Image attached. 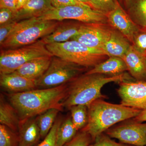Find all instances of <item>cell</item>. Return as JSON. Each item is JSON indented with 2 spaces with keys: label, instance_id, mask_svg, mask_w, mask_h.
Listing matches in <instances>:
<instances>
[{
  "label": "cell",
  "instance_id": "6da1fadb",
  "mask_svg": "<svg viewBox=\"0 0 146 146\" xmlns=\"http://www.w3.org/2000/svg\"><path fill=\"white\" fill-rule=\"evenodd\" d=\"M68 89L67 83L53 88L10 93L7 94V98L21 121L36 117L51 108L63 110V102L67 96Z\"/></svg>",
  "mask_w": 146,
  "mask_h": 146
},
{
  "label": "cell",
  "instance_id": "7a4b0ae2",
  "mask_svg": "<svg viewBox=\"0 0 146 146\" xmlns=\"http://www.w3.org/2000/svg\"><path fill=\"white\" fill-rule=\"evenodd\" d=\"M133 79L130 74L125 72L116 76L85 72L68 83V93L63 102V107L68 109L78 105L88 107L97 100L107 98L101 92L102 88L106 84L112 82L119 83Z\"/></svg>",
  "mask_w": 146,
  "mask_h": 146
},
{
  "label": "cell",
  "instance_id": "3957f363",
  "mask_svg": "<svg viewBox=\"0 0 146 146\" xmlns=\"http://www.w3.org/2000/svg\"><path fill=\"white\" fill-rule=\"evenodd\" d=\"M141 110L98 99L88 106V121L81 130L90 134L92 143L100 134L120 122L136 117Z\"/></svg>",
  "mask_w": 146,
  "mask_h": 146
},
{
  "label": "cell",
  "instance_id": "277c9868",
  "mask_svg": "<svg viewBox=\"0 0 146 146\" xmlns=\"http://www.w3.org/2000/svg\"><path fill=\"white\" fill-rule=\"evenodd\" d=\"M60 21H40L34 17L18 22L1 45L2 50L15 49L33 44L54 31Z\"/></svg>",
  "mask_w": 146,
  "mask_h": 146
},
{
  "label": "cell",
  "instance_id": "5b68a950",
  "mask_svg": "<svg viewBox=\"0 0 146 146\" xmlns=\"http://www.w3.org/2000/svg\"><path fill=\"white\" fill-rule=\"evenodd\" d=\"M54 56L86 68H93L109 58L104 51L86 46L75 40L46 45Z\"/></svg>",
  "mask_w": 146,
  "mask_h": 146
},
{
  "label": "cell",
  "instance_id": "8992f818",
  "mask_svg": "<svg viewBox=\"0 0 146 146\" xmlns=\"http://www.w3.org/2000/svg\"><path fill=\"white\" fill-rule=\"evenodd\" d=\"M46 56L53 55L41 39L16 48L2 50L0 55V74L13 72L30 60Z\"/></svg>",
  "mask_w": 146,
  "mask_h": 146
},
{
  "label": "cell",
  "instance_id": "52a82bcc",
  "mask_svg": "<svg viewBox=\"0 0 146 146\" xmlns=\"http://www.w3.org/2000/svg\"><path fill=\"white\" fill-rule=\"evenodd\" d=\"M87 69L53 56L48 70L36 80L37 88H53L69 83L86 72Z\"/></svg>",
  "mask_w": 146,
  "mask_h": 146
},
{
  "label": "cell",
  "instance_id": "ba28073f",
  "mask_svg": "<svg viewBox=\"0 0 146 146\" xmlns=\"http://www.w3.org/2000/svg\"><path fill=\"white\" fill-rule=\"evenodd\" d=\"M36 18L40 21L72 20L84 23L109 24L106 14L88 5H68L54 7Z\"/></svg>",
  "mask_w": 146,
  "mask_h": 146
},
{
  "label": "cell",
  "instance_id": "9c48e42d",
  "mask_svg": "<svg viewBox=\"0 0 146 146\" xmlns=\"http://www.w3.org/2000/svg\"><path fill=\"white\" fill-rule=\"evenodd\" d=\"M120 143L133 146H146V123L131 118L118 123L105 131Z\"/></svg>",
  "mask_w": 146,
  "mask_h": 146
},
{
  "label": "cell",
  "instance_id": "30bf717a",
  "mask_svg": "<svg viewBox=\"0 0 146 146\" xmlns=\"http://www.w3.org/2000/svg\"><path fill=\"white\" fill-rule=\"evenodd\" d=\"M113 28L107 24L82 23L80 29L70 40H75L86 46L102 50Z\"/></svg>",
  "mask_w": 146,
  "mask_h": 146
},
{
  "label": "cell",
  "instance_id": "8fae6325",
  "mask_svg": "<svg viewBox=\"0 0 146 146\" xmlns=\"http://www.w3.org/2000/svg\"><path fill=\"white\" fill-rule=\"evenodd\" d=\"M119 84L121 104L141 110L146 108V81L126 80Z\"/></svg>",
  "mask_w": 146,
  "mask_h": 146
},
{
  "label": "cell",
  "instance_id": "7c38bea8",
  "mask_svg": "<svg viewBox=\"0 0 146 146\" xmlns=\"http://www.w3.org/2000/svg\"><path fill=\"white\" fill-rule=\"evenodd\" d=\"M106 15L109 25L121 32L131 44L133 35L139 27L133 22L119 3L115 9Z\"/></svg>",
  "mask_w": 146,
  "mask_h": 146
},
{
  "label": "cell",
  "instance_id": "4fadbf2b",
  "mask_svg": "<svg viewBox=\"0 0 146 146\" xmlns=\"http://www.w3.org/2000/svg\"><path fill=\"white\" fill-rule=\"evenodd\" d=\"M0 85L10 93H19L37 89L36 80L31 79L14 72L1 74Z\"/></svg>",
  "mask_w": 146,
  "mask_h": 146
},
{
  "label": "cell",
  "instance_id": "5bb4252c",
  "mask_svg": "<svg viewBox=\"0 0 146 146\" xmlns=\"http://www.w3.org/2000/svg\"><path fill=\"white\" fill-rule=\"evenodd\" d=\"M82 24L76 21H60L52 33L41 39L46 45L67 42L77 34Z\"/></svg>",
  "mask_w": 146,
  "mask_h": 146
},
{
  "label": "cell",
  "instance_id": "9a60e30c",
  "mask_svg": "<svg viewBox=\"0 0 146 146\" xmlns=\"http://www.w3.org/2000/svg\"><path fill=\"white\" fill-rule=\"evenodd\" d=\"M130 75L134 80L146 81V57L141 54L133 46L123 58Z\"/></svg>",
  "mask_w": 146,
  "mask_h": 146
},
{
  "label": "cell",
  "instance_id": "2e32d148",
  "mask_svg": "<svg viewBox=\"0 0 146 146\" xmlns=\"http://www.w3.org/2000/svg\"><path fill=\"white\" fill-rule=\"evenodd\" d=\"M54 7L50 0H30L14 13L13 21L39 17Z\"/></svg>",
  "mask_w": 146,
  "mask_h": 146
},
{
  "label": "cell",
  "instance_id": "e0dca14e",
  "mask_svg": "<svg viewBox=\"0 0 146 146\" xmlns=\"http://www.w3.org/2000/svg\"><path fill=\"white\" fill-rule=\"evenodd\" d=\"M19 146H34L41 138L36 117L21 121L18 130Z\"/></svg>",
  "mask_w": 146,
  "mask_h": 146
},
{
  "label": "cell",
  "instance_id": "ac0fdd59",
  "mask_svg": "<svg viewBox=\"0 0 146 146\" xmlns=\"http://www.w3.org/2000/svg\"><path fill=\"white\" fill-rule=\"evenodd\" d=\"M52 56H42L32 59L25 63L13 72L27 78L36 80L48 70Z\"/></svg>",
  "mask_w": 146,
  "mask_h": 146
},
{
  "label": "cell",
  "instance_id": "d6986e66",
  "mask_svg": "<svg viewBox=\"0 0 146 146\" xmlns=\"http://www.w3.org/2000/svg\"><path fill=\"white\" fill-rule=\"evenodd\" d=\"M131 46V43L125 36L117 30L113 28L103 50L109 57L116 56L122 58Z\"/></svg>",
  "mask_w": 146,
  "mask_h": 146
},
{
  "label": "cell",
  "instance_id": "ffe728a7",
  "mask_svg": "<svg viewBox=\"0 0 146 146\" xmlns=\"http://www.w3.org/2000/svg\"><path fill=\"white\" fill-rule=\"evenodd\" d=\"M128 71L126 64L123 58L110 56L106 60L86 71V74H99L110 76L119 75Z\"/></svg>",
  "mask_w": 146,
  "mask_h": 146
},
{
  "label": "cell",
  "instance_id": "44dd1931",
  "mask_svg": "<svg viewBox=\"0 0 146 146\" xmlns=\"http://www.w3.org/2000/svg\"><path fill=\"white\" fill-rule=\"evenodd\" d=\"M20 118L16 110L10 103L6 100L1 94L0 97V123L11 130L18 132Z\"/></svg>",
  "mask_w": 146,
  "mask_h": 146
},
{
  "label": "cell",
  "instance_id": "7402d4cb",
  "mask_svg": "<svg viewBox=\"0 0 146 146\" xmlns=\"http://www.w3.org/2000/svg\"><path fill=\"white\" fill-rule=\"evenodd\" d=\"M125 11L138 27H146V0H129Z\"/></svg>",
  "mask_w": 146,
  "mask_h": 146
},
{
  "label": "cell",
  "instance_id": "603a6c76",
  "mask_svg": "<svg viewBox=\"0 0 146 146\" xmlns=\"http://www.w3.org/2000/svg\"><path fill=\"white\" fill-rule=\"evenodd\" d=\"M60 111L57 108H51L36 116V123L40 129L41 138L44 139L50 132Z\"/></svg>",
  "mask_w": 146,
  "mask_h": 146
},
{
  "label": "cell",
  "instance_id": "cb8c5ba5",
  "mask_svg": "<svg viewBox=\"0 0 146 146\" xmlns=\"http://www.w3.org/2000/svg\"><path fill=\"white\" fill-rule=\"evenodd\" d=\"M78 132L70 117L62 121L56 134V146H64L71 141Z\"/></svg>",
  "mask_w": 146,
  "mask_h": 146
},
{
  "label": "cell",
  "instance_id": "d4e9b609",
  "mask_svg": "<svg viewBox=\"0 0 146 146\" xmlns=\"http://www.w3.org/2000/svg\"><path fill=\"white\" fill-rule=\"evenodd\" d=\"M74 125L78 131L85 127L88 121V107L83 105L74 106L69 108Z\"/></svg>",
  "mask_w": 146,
  "mask_h": 146
},
{
  "label": "cell",
  "instance_id": "484cf974",
  "mask_svg": "<svg viewBox=\"0 0 146 146\" xmlns=\"http://www.w3.org/2000/svg\"><path fill=\"white\" fill-rule=\"evenodd\" d=\"M19 136L15 132L3 125H0V146H19Z\"/></svg>",
  "mask_w": 146,
  "mask_h": 146
},
{
  "label": "cell",
  "instance_id": "4316f807",
  "mask_svg": "<svg viewBox=\"0 0 146 146\" xmlns=\"http://www.w3.org/2000/svg\"><path fill=\"white\" fill-rule=\"evenodd\" d=\"M131 45L138 52L146 57V27H139L133 35Z\"/></svg>",
  "mask_w": 146,
  "mask_h": 146
},
{
  "label": "cell",
  "instance_id": "83f0119b",
  "mask_svg": "<svg viewBox=\"0 0 146 146\" xmlns=\"http://www.w3.org/2000/svg\"><path fill=\"white\" fill-rule=\"evenodd\" d=\"M91 7L102 13L107 14L119 4L118 0H89Z\"/></svg>",
  "mask_w": 146,
  "mask_h": 146
},
{
  "label": "cell",
  "instance_id": "f1b7e54d",
  "mask_svg": "<svg viewBox=\"0 0 146 146\" xmlns=\"http://www.w3.org/2000/svg\"><path fill=\"white\" fill-rule=\"evenodd\" d=\"M92 143V138L90 134L80 130L71 141L64 146H89Z\"/></svg>",
  "mask_w": 146,
  "mask_h": 146
},
{
  "label": "cell",
  "instance_id": "f546056e",
  "mask_svg": "<svg viewBox=\"0 0 146 146\" xmlns=\"http://www.w3.org/2000/svg\"><path fill=\"white\" fill-rule=\"evenodd\" d=\"M62 121L60 119L56 120L52 127L43 141L34 146H56V134L58 127Z\"/></svg>",
  "mask_w": 146,
  "mask_h": 146
},
{
  "label": "cell",
  "instance_id": "4dcf8cb0",
  "mask_svg": "<svg viewBox=\"0 0 146 146\" xmlns=\"http://www.w3.org/2000/svg\"><path fill=\"white\" fill-rule=\"evenodd\" d=\"M89 146H133L130 145L117 143L107 135L106 133H103L97 136L93 143Z\"/></svg>",
  "mask_w": 146,
  "mask_h": 146
},
{
  "label": "cell",
  "instance_id": "1f68e13d",
  "mask_svg": "<svg viewBox=\"0 0 146 146\" xmlns=\"http://www.w3.org/2000/svg\"><path fill=\"white\" fill-rule=\"evenodd\" d=\"M18 23L16 21H12L0 26V45L2 44L7 39Z\"/></svg>",
  "mask_w": 146,
  "mask_h": 146
},
{
  "label": "cell",
  "instance_id": "d6a6232c",
  "mask_svg": "<svg viewBox=\"0 0 146 146\" xmlns=\"http://www.w3.org/2000/svg\"><path fill=\"white\" fill-rule=\"evenodd\" d=\"M14 13L13 11L9 9L0 8V25L13 21Z\"/></svg>",
  "mask_w": 146,
  "mask_h": 146
},
{
  "label": "cell",
  "instance_id": "836d02e7",
  "mask_svg": "<svg viewBox=\"0 0 146 146\" xmlns=\"http://www.w3.org/2000/svg\"><path fill=\"white\" fill-rule=\"evenodd\" d=\"M50 1L54 7H61L68 5H87L82 3L79 2L76 0H50Z\"/></svg>",
  "mask_w": 146,
  "mask_h": 146
},
{
  "label": "cell",
  "instance_id": "e575fe53",
  "mask_svg": "<svg viewBox=\"0 0 146 146\" xmlns=\"http://www.w3.org/2000/svg\"><path fill=\"white\" fill-rule=\"evenodd\" d=\"M0 8L9 9L15 13L18 10L16 0H0Z\"/></svg>",
  "mask_w": 146,
  "mask_h": 146
},
{
  "label": "cell",
  "instance_id": "d590c367",
  "mask_svg": "<svg viewBox=\"0 0 146 146\" xmlns=\"http://www.w3.org/2000/svg\"><path fill=\"white\" fill-rule=\"evenodd\" d=\"M134 118L135 120L140 122H146V108L141 110L139 115Z\"/></svg>",
  "mask_w": 146,
  "mask_h": 146
},
{
  "label": "cell",
  "instance_id": "8d00e7d4",
  "mask_svg": "<svg viewBox=\"0 0 146 146\" xmlns=\"http://www.w3.org/2000/svg\"><path fill=\"white\" fill-rule=\"evenodd\" d=\"M30 1V0H16V5L18 10L23 7Z\"/></svg>",
  "mask_w": 146,
  "mask_h": 146
},
{
  "label": "cell",
  "instance_id": "74e56055",
  "mask_svg": "<svg viewBox=\"0 0 146 146\" xmlns=\"http://www.w3.org/2000/svg\"><path fill=\"white\" fill-rule=\"evenodd\" d=\"M118 1L123 8L126 10L127 7L129 0H118Z\"/></svg>",
  "mask_w": 146,
  "mask_h": 146
},
{
  "label": "cell",
  "instance_id": "f35d334b",
  "mask_svg": "<svg viewBox=\"0 0 146 146\" xmlns=\"http://www.w3.org/2000/svg\"><path fill=\"white\" fill-rule=\"evenodd\" d=\"M76 1L82 3L84 4H86V5L89 6L90 7H91L90 3H89V0H76ZM91 8H92V7H91Z\"/></svg>",
  "mask_w": 146,
  "mask_h": 146
}]
</instances>
